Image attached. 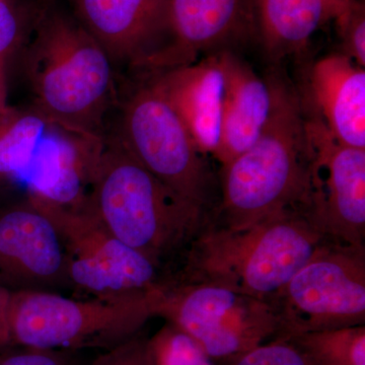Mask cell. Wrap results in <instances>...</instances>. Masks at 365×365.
Listing matches in <instances>:
<instances>
[{"label": "cell", "instance_id": "cell-1", "mask_svg": "<svg viewBox=\"0 0 365 365\" xmlns=\"http://www.w3.org/2000/svg\"><path fill=\"white\" fill-rule=\"evenodd\" d=\"M25 53L33 109L51 123L104 141L105 120L117 103L108 53L73 14L43 0Z\"/></svg>", "mask_w": 365, "mask_h": 365}, {"label": "cell", "instance_id": "cell-2", "mask_svg": "<svg viewBox=\"0 0 365 365\" xmlns=\"http://www.w3.org/2000/svg\"><path fill=\"white\" fill-rule=\"evenodd\" d=\"M88 207L114 237L165 276L179 265L212 216L150 174L122 144L107 135Z\"/></svg>", "mask_w": 365, "mask_h": 365}, {"label": "cell", "instance_id": "cell-3", "mask_svg": "<svg viewBox=\"0 0 365 365\" xmlns=\"http://www.w3.org/2000/svg\"><path fill=\"white\" fill-rule=\"evenodd\" d=\"M268 79L270 116L253 145L222 165L215 225L240 228L280 213L304 215L312 160L306 113L287 81L277 76Z\"/></svg>", "mask_w": 365, "mask_h": 365}, {"label": "cell", "instance_id": "cell-4", "mask_svg": "<svg viewBox=\"0 0 365 365\" xmlns=\"http://www.w3.org/2000/svg\"><path fill=\"white\" fill-rule=\"evenodd\" d=\"M325 241L297 211L240 228L210 222L167 279L212 283L272 304Z\"/></svg>", "mask_w": 365, "mask_h": 365}, {"label": "cell", "instance_id": "cell-5", "mask_svg": "<svg viewBox=\"0 0 365 365\" xmlns=\"http://www.w3.org/2000/svg\"><path fill=\"white\" fill-rule=\"evenodd\" d=\"M121 100L113 137L150 174L215 218L220 178L150 74L138 72Z\"/></svg>", "mask_w": 365, "mask_h": 365}, {"label": "cell", "instance_id": "cell-6", "mask_svg": "<svg viewBox=\"0 0 365 365\" xmlns=\"http://www.w3.org/2000/svg\"><path fill=\"white\" fill-rule=\"evenodd\" d=\"M163 289L123 299H71L58 292H11V346L76 351L110 349L140 332L157 317Z\"/></svg>", "mask_w": 365, "mask_h": 365}, {"label": "cell", "instance_id": "cell-7", "mask_svg": "<svg viewBox=\"0 0 365 365\" xmlns=\"http://www.w3.org/2000/svg\"><path fill=\"white\" fill-rule=\"evenodd\" d=\"M157 317L188 335L217 364L280 333L272 304L212 283L165 279Z\"/></svg>", "mask_w": 365, "mask_h": 365}, {"label": "cell", "instance_id": "cell-8", "mask_svg": "<svg viewBox=\"0 0 365 365\" xmlns=\"http://www.w3.org/2000/svg\"><path fill=\"white\" fill-rule=\"evenodd\" d=\"M278 337L365 324V246L327 240L272 302Z\"/></svg>", "mask_w": 365, "mask_h": 365}, {"label": "cell", "instance_id": "cell-9", "mask_svg": "<svg viewBox=\"0 0 365 365\" xmlns=\"http://www.w3.org/2000/svg\"><path fill=\"white\" fill-rule=\"evenodd\" d=\"M35 199L58 230L66 248L69 284L88 297L123 299L157 294L165 275L120 242L88 207H63Z\"/></svg>", "mask_w": 365, "mask_h": 365}, {"label": "cell", "instance_id": "cell-10", "mask_svg": "<svg viewBox=\"0 0 365 365\" xmlns=\"http://www.w3.org/2000/svg\"><path fill=\"white\" fill-rule=\"evenodd\" d=\"M309 200L304 215L328 241L365 246V150L338 143L312 114Z\"/></svg>", "mask_w": 365, "mask_h": 365}, {"label": "cell", "instance_id": "cell-11", "mask_svg": "<svg viewBox=\"0 0 365 365\" xmlns=\"http://www.w3.org/2000/svg\"><path fill=\"white\" fill-rule=\"evenodd\" d=\"M0 285L11 292L71 287L58 230L33 197L0 210Z\"/></svg>", "mask_w": 365, "mask_h": 365}, {"label": "cell", "instance_id": "cell-12", "mask_svg": "<svg viewBox=\"0 0 365 365\" xmlns=\"http://www.w3.org/2000/svg\"><path fill=\"white\" fill-rule=\"evenodd\" d=\"M254 9L255 0H167L165 41L137 71L188 66L201 53L230 50L254 35Z\"/></svg>", "mask_w": 365, "mask_h": 365}, {"label": "cell", "instance_id": "cell-13", "mask_svg": "<svg viewBox=\"0 0 365 365\" xmlns=\"http://www.w3.org/2000/svg\"><path fill=\"white\" fill-rule=\"evenodd\" d=\"M73 16L113 63L138 68L162 46L167 0H68Z\"/></svg>", "mask_w": 365, "mask_h": 365}, {"label": "cell", "instance_id": "cell-14", "mask_svg": "<svg viewBox=\"0 0 365 365\" xmlns=\"http://www.w3.org/2000/svg\"><path fill=\"white\" fill-rule=\"evenodd\" d=\"M104 143L50 125L24 181L26 195L63 207L85 206Z\"/></svg>", "mask_w": 365, "mask_h": 365}, {"label": "cell", "instance_id": "cell-15", "mask_svg": "<svg viewBox=\"0 0 365 365\" xmlns=\"http://www.w3.org/2000/svg\"><path fill=\"white\" fill-rule=\"evenodd\" d=\"M150 74L186 126L197 148L215 158L222 138L225 71L220 51L199 62Z\"/></svg>", "mask_w": 365, "mask_h": 365}, {"label": "cell", "instance_id": "cell-16", "mask_svg": "<svg viewBox=\"0 0 365 365\" xmlns=\"http://www.w3.org/2000/svg\"><path fill=\"white\" fill-rule=\"evenodd\" d=\"M309 95L314 116L338 143L365 150V71L342 53L314 64Z\"/></svg>", "mask_w": 365, "mask_h": 365}, {"label": "cell", "instance_id": "cell-17", "mask_svg": "<svg viewBox=\"0 0 365 365\" xmlns=\"http://www.w3.org/2000/svg\"><path fill=\"white\" fill-rule=\"evenodd\" d=\"M225 71L222 138L215 158L225 165L253 145L272 109V88L232 50L220 51Z\"/></svg>", "mask_w": 365, "mask_h": 365}, {"label": "cell", "instance_id": "cell-18", "mask_svg": "<svg viewBox=\"0 0 365 365\" xmlns=\"http://www.w3.org/2000/svg\"><path fill=\"white\" fill-rule=\"evenodd\" d=\"M347 0H255L254 35L269 58L279 61L304 49L312 36L335 20Z\"/></svg>", "mask_w": 365, "mask_h": 365}, {"label": "cell", "instance_id": "cell-19", "mask_svg": "<svg viewBox=\"0 0 365 365\" xmlns=\"http://www.w3.org/2000/svg\"><path fill=\"white\" fill-rule=\"evenodd\" d=\"M51 122L33 108L7 107L0 118V181L25 180Z\"/></svg>", "mask_w": 365, "mask_h": 365}, {"label": "cell", "instance_id": "cell-20", "mask_svg": "<svg viewBox=\"0 0 365 365\" xmlns=\"http://www.w3.org/2000/svg\"><path fill=\"white\" fill-rule=\"evenodd\" d=\"M317 365H365V325L288 336Z\"/></svg>", "mask_w": 365, "mask_h": 365}, {"label": "cell", "instance_id": "cell-21", "mask_svg": "<svg viewBox=\"0 0 365 365\" xmlns=\"http://www.w3.org/2000/svg\"><path fill=\"white\" fill-rule=\"evenodd\" d=\"M153 365H215L195 341L165 323L148 339Z\"/></svg>", "mask_w": 365, "mask_h": 365}, {"label": "cell", "instance_id": "cell-22", "mask_svg": "<svg viewBox=\"0 0 365 365\" xmlns=\"http://www.w3.org/2000/svg\"><path fill=\"white\" fill-rule=\"evenodd\" d=\"M41 4L42 1L0 0V66H6L9 55L32 34Z\"/></svg>", "mask_w": 365, "mask_h": 365}, {"label": "cell", "instance_id": "cell-23", "mask_svg": "<svg viewBox=\"0 0 365 365\" xmlns=\"http://www.w3.org/2000/svg\"><path fill=\"white\" fill-rule=\"evenodd\" d=\"M220 365H317L292 340L277 337Z\"/></svg>", "mask_w": 365, "mask_h": 365}, {"label": "cell", "instance_id": "cell-24", "mask_svg": "<svg viewBox=\"0 0 365 365\" xmlns=\"http://www.w3.org/2000/svg\"><path fill=\"white\" fill-rule=\"evenodd\" d=\"M342 54L357 66H365V7L359 0H347L335 18Z\"/></svg>", "mask_w": 365, "mask_h": 365}, {"label": "cell", "instance_id": "cell-25", "mask_svg": "<svg viewBox=\"0 0 365 365\" xmlns=\"http://www.w3.org/2000/svg\"><path fill=\"white\" fill-rule=\"evenodd\" d=\"M91 365H153L148 339L137 334L106 350Z\"/></svg>", "mask_w": 365, "mask_h": 365}, {"label": "cell", "instance_id": "cell-26", "mask_svg": "<svg viewBox=\"0 0 365 365\" xmlns=\"http://www.w3.org/2000/svg\"><path fill=\"white\" fill-rule=\"evenodd\" d=\"M21 348L19 351L0 354V365H76L71 351Z\"/></svg>", "mask_w": 365, "mask_h": 365}, {"label": "cell", "instance_id": "cell-27", "mask_svg": "<svg viewBox=\"0 0 365 365\" xmlns=\"http://www.w3.org/2000/svg\"><path fill=\"white\" fill-rule=\"evenodd\" d=\"M11 292L0 285V351L11 347L9 329V306Z\"/></svg>", "mask_w": 365, "mask_h": 365}, {"label": "cell", "instance_id": "cell-28", "mask_svg": "<svg viewBox=\"0 0 365 365\" xmlns=\"http://www.w3.org/2000/svg\"><path fill=\"white\" fill-rule=\"evenodd\" d=\"M7 107L6 66H0V118Z\"/></svg>", "mask_w": 365, "mask_h": 365}]
</instances>
